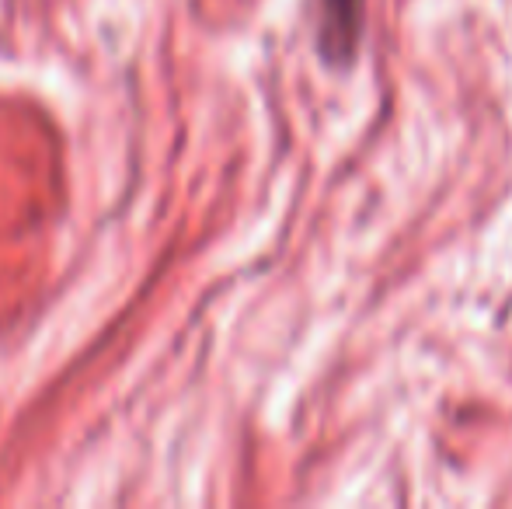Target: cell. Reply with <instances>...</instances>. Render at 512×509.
<instances>
[{"label":"cell","mask_w":512,"mask_h":509,"mask_svg":"<svg viewBox=\"0 0 512 509\" xmlns=\"http://www.w3.org/2000/svg\"><path fill=\"white\" fill-rule=\"evenodd\" d=\"M366 0H317V46L328 63H349L363 35Z\"/></svg>","instance_id":"obj_1"}]
</instances>
